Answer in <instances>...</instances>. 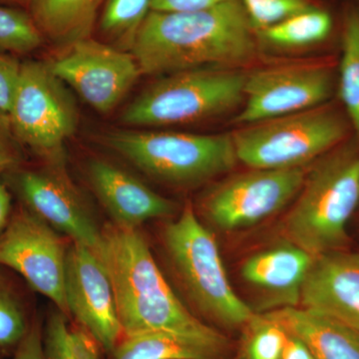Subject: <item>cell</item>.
Masks as SVG:
<instances>
[{
    "label": "cell",
    "mask_w": 359,
    "mask_h": 359,
    "mask_svg": "<svg viewBox=\"0 0 359 359\" xmlns=\"http://www.w3.org/2000/svg\"><path fill=\"white\" fill-rule=\"evenodd\" d=\"M11 359H45L42 332L39 323L27 330Z\"/></svg>",
    "instance_id": "4dcf8cb0"
},
{
    "label": "cell",
    "mask_w": 359,
    "mask_h": 359,
    "mask_svg": "<svg viewBox=\"0 0 359 359\" xmlns=\"http://www.w3.org/2000/svg\"><path fill=\"white\" fill-rule=\"evenodd\" d=\"M337 65L332 62L269 66L247 73L245 98L233 117L238 126L311 109L332 101Z\"/></svg>",
    "instance_id": "9c48e42d"
},
{
    "label": "cell",
    "mask_w": 359,
    "mask_h": 359,
    "mask_svg": "<svg viewBox=\"0 0 359 359\" xmlns=\"http://www.w3.org/2000/svg\"><path fill=\"white\" fill-rule=\"evenodd\" d=\"M250 169L224 180L203 197L210 223L223 231L249 228L280 211L297 197L309 168Z\"/></svg>",
    "instance_id": "8fae6325"
},
{
    "label": "cell",
    "mask_w": 359,
    "mask_h": 359,
    "mask_svg": "<svg viewBox=\"0 0 359 359\" xmlns=\"http://www.w3.org/2000/svg\"><path fill=\"white\" fill-rule=\"evenodd\" d=\"M301 302L359 332V254L335 250L314 257Z\"/></svg>",
    "instance_id": "2e32d148"
},
{
    "label": "cell",
    "mask_w": 359,
    "mask_h": 359,
    "mask_svg": "<svg viewBox=\"0 0 359 359\" xmlns=\"http://www.w3.org/2000/svg\"><path fill=\"white\" fill-rule=\"evenodd\" d=\"M301 339L316 359H359V332L320 311L283 306L264 313Z\"/></svg>",
    "instance_id": "ac0fdd59"
},
{
    "label": "cell",
    "mask_w": 359,
    "mask_h": 359,
    "mask_svg": "<svg viewBox=\"0 0 359 359\" xmlns=\"http://www.w3.org/2000/svg\"><path fill=\"white\" fill-rule=\"evenodd\" d=\"M67 250L55 230L25 207L11 215L0 233V264L20 273L65 316Z\"/></svg>",
    "instance_id": "4fadbf2b"
},
{
    "label": "cell",
    "mask_w": 359,
    "mask_h": 359,
    "mask_svg": "<svg viewBox=\"0 0 359 359\" xmlns=\"http://www.w3.org/2000/svg\"><path fill=\"white\" fill-rule=\"evenodd\" d=\"M21 165L2 174L9 190L14 191L25 208L54 230L65 233L72 243L95 250L102 230L65 173L63 158L46 160L41 168Z\"/></svg>",
    "instance_id": "7c38bea8"
},
{
    "label": "cell",
    "mask_w": 359,
    "mask_h": 359,
    "mask_svg": "<svg viewBox=\"0 0 359 359\" xmlns=\"http://www.w3.org/2000/svg\"><path fill=\"white\" fill-rule=\"evenodd\" d=\"M152 0H105L95 32L98 39L121 50L131 52Z\"/></svg>",
    "instance_id": "603a6c76"
},
{
    "label": "cell",
    "mask_w": 359,
    "mask_h": 359,
    "mask_svg": "<svg viewBox=\"0 0 359 359\" xmlns=\"http://www.w3.org/2000/svg\"><path fill=\"white\" fill-rule=\"evenodd\" d=\"M27 330L20 302L0 283V346L20 344Z\"/></svg>",
    "instance_id": "83f0119b"
},
{
    "label": "cell",
    "mask_w": 359,
    "mask_h": 359,
    "mask_svg": "<svg viewBox=\"0 0 359 359\" xmlns=\"http://www.w3.org/2000/svg\"><path fill=\"white\" fill-rule=\"evenodd\" d=\"M242 359H280L287 334L264 314H256L245 327Z\"/></svg>",
    "instance_id": "484cf974"
},
{
    "label": "cell",
    "mask_w": 359,
    "mask_h": 359,
    "mask_svg": "<svg viewBox=\"0 0 359 359\" xmlns=\"http://www.w3.org/2000/svg\"><path fill=\"white\" fill-rule=\"evenodd\" d=\"M342 0L337 6L316 7L290 16L257 32L259 47L295 50L340 39Z\"/></svg>",
    "instance_id": "ffe728a7"
},
{
    "label": "cell",
    "mask_w": 359,
    "mask_h": 359,
    "mask_svg": "<svg viewBox=\"0 0 359 359\" xmlns=\"http://www.w3.org/2000/svg\"><path fill=\"white\" fill-rule=\"evenodd\" d=\"M105 0H30L27 13L45 44L67 46L93 36Z\"/></svg>",
    "instance_id": "d6986e66"
},
{
    "label": "cell",
    "mask_w": 359,
    "mask_h": 359,
    "mask_svg": "<svg viewBox=\"0 0 359 359\" xmlns=\"http://www.w3.org/2000/svg\"><path fill=\"white\" fill-rule=\"evenodd\" d=\"M280 359H316V358L301 339L287 334V341L283 347Z\"/></svg>",
    "instance_id": "d6a6232c"
},
{
    "label": "cell",
    "mask_w": 359,
    "mask_h": 359,
    "mask_svg": "<svg viewBox=\"0 0 359 359\" xmlns=\"http://www.w3.org/2000/svg\"><path fill=\"white\" fill-rule=\"evenodd\" d=\"M231 341H212L168 332L124 335L111 359H226Z\"/></svg>",
    "instance_id": "44dd1931"
},
{
    "label": "cell",
    "mask_w": 359,
    "mask_h": 359,
    "mask_svg": "<svg viewBox=\"0 0 359 359\" xmlns=\"http://www.w3.org/2000/svg\"><path fill=\"white\" fill-rule=\"evenodd\" d=\"M45 359H99L95 339L72 330L65 313H52L42 332Z\"/></svg>",
    "instance_id": "cb8c5ba5"
},
{
    "label": "cell",
    "mask_w": 359,
    "mask_h": 359,
    "mask_svg": "<svg viewBox=\"0 0 359 359\" xmlns=\"http://www.w3.org/2000/svg\"><path fill=\"white\" fill-rule=\"evenodd\" d=\"M7 115L23 150L45 161L63 158V146L74 135L79 119L69 89L44 60L36 59L21 61Z\"/></svg>",
    "instance_id": "ba28073f"
},
{
    "label": "cell",
    "mask_w": 359,
    "mask_h": 359,
    "mask_svg": "<svg viewBox=\"0 0 359 359\" xmlns=\"http://www.w3.org/2000/svg\"><path fill=\"white\" fill-rule=\"evenodd\" d=\"M44 61L66 86L102 114L114 110L143 75L131 52L93 36L61 47L57 55Z\"/></svg>",
    "instance_id": "30bf717a"
},
{
    "label": "cell",
    "mask_w": 359,
    "mask_h": 359,
    "mask_svg": "<svg viewBox=\"0 0 359 359\" xmlns=\"http://www.w3.org/2000/svg\"><path fill=\"white\" fill-rule=\"evenodd\" d=\"M93 252L110 276L123 334L168 332L228 341L177 297L137 229L115 224L106 226L100 244Z\"/></svg>",
    "instance_id": "7a4b0ae2"
},
{
    "label": "cell",
    "mask_w": 359,
    "mask_h": 359,
    "mask_svg": "<svg viewBox=\"0 0 359 359\" xmlns=\"http://www.w3.org/2000/svg\"><path fill=\"white\" fill-rule=\"evenodd\" d=\"M23 161V148L16 140L8 115L0 112V174L20 166Z\"/></svg>",
    "instance_id": "f1b7e54d"
},
{
    "label": "cell",
    "mask_w": 359,
    "mask_h": 359,
    "mask_svg": "<svg viewBox=\"0 0 359 359\" xmlns=\"http://www.w3.org/2000/svg\"><path fill=\"white\" fill-rule=\"evenodd\" d=\"M359 205V141L353 135L309 168L283 222L287 242L318 257L344 250Z\"/></svg>",
    "instance_id": "3957f363"
},
{
    "label": "cell",
    "mask_w": 359,
    "mask_h": 359,
    "mask_svg": "<svg viewBox=\"0 0 359 359\" xmlns=\"http://www.w3.org/2000/svg\"><path fill=\"white\" fill-rule=\"evenodd\" d=\"M247 73L201 67L163 75L125 108L123 124L137 128L193 124L242 107Z\"/></svg>",
    "instance_id": "8992f818"
},
{
    "label": "cell",
    "mask_w": 359,
    "mask_h": 359,
    "mask_svg": "<svg viewBox=\"0 0 359 359\" xmlns=\"http://www.w3.org/2000/svg\"><path fill=\"white\" fill-rule=\"evenodd\" d=\"M353 135L340 103L241 126L231 134L238 161L250 169L309 166Z\"/></svg>",
    "instance_id": "277c9868"
},
{
    "label": "cell",
    "mask_w": 359,
    "mask_h": 359,
    "mask_svg": "<svg viewBox=\"0 0 359 359\" xmlns=\"http://www.w3.org/2000/svg\"><path fill=\"white\" fill-rule=\"evenodd\" d=\"M337 92L353 135L359 141V1L342 0Z\"/></svg>",
    "instance_id": "7402d4cb"
},
{
    "label": "cell",
    "mask_w": 359,
    "mask_h": 359,
    "mask_svg": "<svg viewBox=\"0 0 359 359\" xmlns=\"http://www.w3.org/2000/svg\"><path fill=\"white\" fill-rule=\"evenodd\" d=\"M314 257L292 243L262 250L245 259L241 273L245 282L273 297L271 302L297 306Z\"/></svg>",
    "instance_id": "e0dca14e"
},
{
    "label": "cell",
    "mask_w": 359,
    "mask_h": 359,
    "mask_svg": "<svg viewBox=\"0 0 359 359\" xmlns=\"http://www.w3.org/2000/svg\"><path fill=\"white\" fill-rule=\"evenodd\" d=\"M11 202H13V198H11V190L2 178V174H0V233L6 229L13 215Z\"/></svg>",
    "instance_id": "836d02e7"
},
{
    "label": "cell",
    "mask_w": 359,
    "mask_h": 359,
    "mask_svg": "<svg viewBox=\"0 0 359 359\" xmlns=\"http://www.w3.org/2000/svg\"><path fill=\"white\" fill-rule=\"evenodd\" d=\"M256 29L241 0L192 11H152L131 53L142 74H171L194 68H240L257 56Z\"/></svg>",
    "instance_id": "6da1fadb"
},
{
    "label": "cell",
    "mask_w": 359,
    "mask_h": 359,
    "mask_svg": "<svg viewBox=\"0 0 359 359\" xmlns=\"http://www.w3.org/2000/svg\"><path fill=\"white\" fill-rule=\"evenodd\" d=\"M87 176L97 199L117 226L137 229L145 222L167 218L176 211L174 202L108 161L92 160Z\"/></svg>",
    "instance_id": "9a60e30c"
},
{
    "label": "cell",
    "mask_w": 359,
    "mask_h": 359,
    "mask_svg": "<svg viewBox=\"0 0 359 359\" xmlns=\"http://www.w3.org/2000/svg\"><path fill=\"white\" fill-rule=\"evenodd\" d=\"M45 45L29 13L20 7L0 4V52L27 57Z\"/></svg>",
    "instance_id": "d4e9b609"
},
{
    "label": "cell",
    "mask_w": 359,
    "mask_h": 359,
    "mask_svg": "<svg viewBox=\"0 0 359 359\" xmlns=\"http://www.w3.org/2000/svg\"><path fill=\"white\" fill-rule=\"evenodd\" d=\"M105 145L151 178L192 188L229 173L238 162L231 135L118 130Z\"/></svg>",
    "instance_id": "5b68a950"
},
{
    "label": "cell",
    "mask_w": 359,
    "mask_h": 359,
    "mask_svg": "<svg viewBox=\"0 0 359 359\" xmlns=\"http://www.w3.org/2000/svg\"><path fill=\"white\" fill-rule=\"evenodd\" d=\"M358 1H359V0H358Z\"/></svg>",
    "instance_id": "d590c367"
},
{
    "label": "cell",
    "mask_w": 359,
    "mask_h": 359,
    "mask_svg": "<svg viewBox=\"0 0 359 359\" xmlns=\"http://www.w3.org/2000/svg\"><path fill=\"white\" fill-rule=\"evenodd\" d=\"M226 1L229 0H152L151 11L165 13L199 11L218 6Z\"/></svg>",
    "instance_id": "1f68e13d"
},
{
    "label": "cell",
    "mask_w": 359,
    "mask_h": 359,
    "mask_svg": "<svg viewBox=\"0 0 359 359\" xmlns=\"http://www.w3.org/2000/svg\"><path fill=\"white\" fill-rule=\"evenodd\" d=\"M65 297L68 316L99 346L113 351L123 334L114 290L105 266L86 245L71 243L68 248Z\"/></svg>",
    "instance_id": "5bb4252c"
},
{
    "label": "cell",
    "mask_w": 359,
    "mask_h": 359,
    "mask_svg": "<svg viewBox=\"0 0 359 359\" xmlns=\"http://www.w3.org/2000/svg\"><path fill=\"white\" fill-rule=\"evenodd\" d=\"M256 32L316 7L337 6L341 0H241Z\"/></svg>",
    "instance_id": "4316f807"
},
{
    "label": "cell",
    "mask_w": 359,
    "mask_h": 359,
    "mask_svg": "<svg viewBox=\"0 0 359 359\" xmlns=\"http://www.w3.org/2000/svg\"><path fill=\"white\" fill-rule=\"evenodd\" d=\"M163 245L184 292L203 316L231 328L249 325L256 313L231 287L216 238L192 205L165 226Z\"/></svg>",
    "instance_id": "52a82bcc"
},
{
    "label": "cell",
    "mask_w": 359,
    "mask_h": 359,
    "mask_svg": "<svg viewBox=\"0 0 359 359\" xmlns=\"http://www.w3.org/2000/svg\"><path fill=\"white\" fill-rule=\"evenodd\" d=\"M21 61L0 52V112L8 113L20 77Z\"/></svg>",
    "instance_id": "f546056e"
},
{
    "label": "cell",
    "mask_w": 359,
    "mask_h": 359,
    "mask_svg": "<svg viewBox=\"0 0 359 359\" xmlns=\"http://www.w3.org/2000/svg\"><path fill=\"white\" fill-rule=\"evenodd\" d=\"M30 0H0L2 6L20 7V8L27 9Z\"/></svg>",
    "instance_id": "e575fe53"
}]
</instances>
